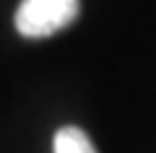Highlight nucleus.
<instances>
[{"instance_id": "1", "label": "nucleus", "mask_w": 156, "mask_h": 153, "mask_svg": "<svg viewBox=\"0 0 156 153\" xmlns=\"http://www.w3.org/2000/svg\"><path fill=\"white\" fill-rule=\"evenodd\" d=\"M80 10V0H22L15 27L22 36L39 39L68 27Z\"/></svg>"}, {"instance_id": "2", "label": "nucleus", "mask_w": 156, "mask_h": 153, "mask_svg": "<svg viewBox=\"0 0 156 153\" xmlns=\"http://www.w3.org/2000/svg\"><path fill=\"white\" fill-rule=\"evenodd\" d=\"M54 153H98V151L83 129L63 126L54 136Z\"/></svg>"}]
</instances>
